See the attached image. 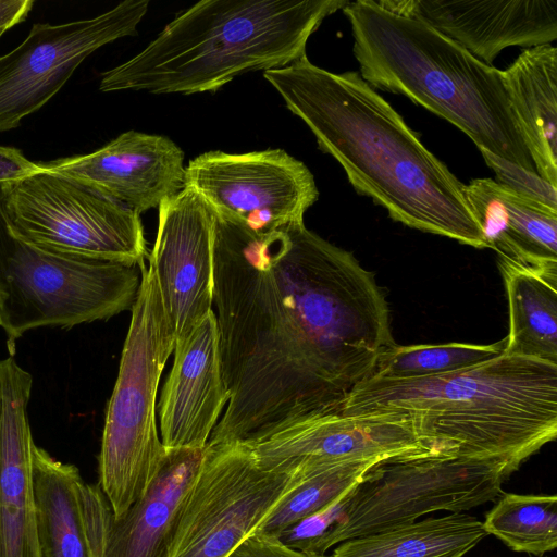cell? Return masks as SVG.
<instances>
[{"label":"cell","mask_w":557,"mask_h":557,"mask_svg":"<svg viewBox=\"0 0 557 557\" xmlns=\"http://www.w3.org/2000/svg\"><path fill=\"white\" fill-rule=\"evenodd\" d=\"M148 7V0H125L95 17L34 24L16 48L0 57V133L46 104L92 52L136 35Z\"/></svg>","instance_id":"12"},{"label":"cell","mask_w":557,"mask_h":557,"mask_svg":"<svg viewBox=\"0 0 557 557\" xmlns=\"http://www.w3.org/2000/svg\"><path fill=\"white\" fill-rule=\"evenodd\" d=\"M184 187L216 216L257 234L304 222L319 197L313 174L283 149L205 152L188 162Z\"/></svg>","instance_id":"11"},{"label":"cell","mask_w":557,"mask_h":557,"mask_svg":"<svg viewBox=\"0 0 557 557\" xmlns=\"http://www.w3.org/2000/svg\"><path fill=\"white\" fill-rule=\"evenodd\" d=\"M40 171L39 163L29 161L20 149L0 146V187L17 183Z\"/></svg>","instance_id":"30"},{"label":"cell","mask_w":557,"mask_h":557,"mask_svg":"<svg viewBox=\"0 0 557 557\" xmlns=\"http://www.w3.org/2000/svg\"><path fill=\"white\" fill-rule=\"evenodd\" d=\"M347 0H202L139 53L101 74L103 92L215 91L236 76L306 57L310 36Z\"/></svg>","instance_id":"4"},{"label":"cell","mask_w":557,"mask_h":557,"mask_svg":"<svg viewBox=\"0 0 557 557\" xmlns=\"http://www.w3.org/2000/svg\"><path fill=\"white\" fill-rule=\"evenodd\" d=\"M47 172L84 183L140 213L184 188V152L170 138L127 131L81 156L39 163Z\"/></svg>","instance_id":"16"},{"label":"cell","mask_w":557,"mask_h":557,"mask_svg":"<svg viewBox=\"0 0 557 557\" xmlns=\"http://www.w3.org/2000/svg\"><path fill=\"white\" fill-rule=\"evenodd\" d=\"M506 338L487 345L448 343L394 346L384 350L371 376L404 381L435 376L467 369L504 351Z\"/></svg>","instance_id":"27"},{"label":"cell","mask_w":557,"mask_h":557,"mask_svg":"<svg viewBox=\"0 0 557 557\" xmlns=\"http://www.w3.org/2000/svg\"><path fill=\"white\" fill-rule=\"evenodd\" d=\"M485 163L496 175L495 182L552 212L557 213V187L537 173L506 159L479 149Z\"/></svg>","instance_id":"28"},{"label":"cell","mask_w":557,"mask_h":557,"mask_svg":"<svg viewBox=\"0 0 557 557\" xmlns=\"http://www.w3.org/2000/svg\"><path fill=\"white\" fill-rule=\"evenodd\" d=\"M482 523L510 549L540 557L557 546V497L505 493Z\"/></svg>","instance_id":"26"},{"label":"cell","mask_w":557,"mask_h":557,"mask_svg":"<svg viewBox=\"0 0 557 557\" xmlns=\"http://www.w3.org/2000/svg\"><path fill=\"white\" fill-rule=\"evenodd\" d=\"M33 5V0H0V29L7 32L24 22Z\"/></svg>","instance_id":"31"},{"label":"cell","mask_w":557,"mask_h":557,"mask_svg":"<svg viewBox=\"0 0 557 557\" xmlns=\"http://www.w3.org/2000/svg\"><path fill=\"white\" fill-rule=\"evenodd\" d=\"M171 372L157 404L165 448H206L228 401L213 310L174 344Z\"/></svg>","instance_id":"18"},{"label":"cell","mask_w":557,"mask_h":557,"mask_svg":"<svg viewBox=\"0 0 557 557\" xmlns=\"http://www.w3.org/2000/svg\"><path fill=\"white\" fill-rule=\"evenodd\" d=\"M33 377L0 360V557H40L33 485L34 441L27 416Z\"/></svg>","instance_id":"19"},{"label":"cell","mask_w":557,"mask_h":557,"mask_svg":"<svg viewBox=\"0 0 557 557\" xmlns=\"http://www.w3.org/2000/svg\"><path fill=\"white\" fill-rule=\"evenodd\" d=\"M5 33V30L3 29H0V38L2 37V35Z\"/></svg>","instance_id":"32"},{"label":"cell","mask_w":557,"mask_h":557,"mask_svg":"<svg viewBox=\"0 0 557 557\" xmlns=\"http://www.w3.org/2000/svg\"><path fill=\"white\" fill-rule=\"evenodd\" d=\"M33 485L40 557H91L85 529L78 469L35 443Z\"/></svg>","instance_id":"23"},{"label":"cell","mask_w":557,"mask_h":557,"mask_svg":"<svg viewBox=\"0 0 557 557\" xmlns=\"http://www.w3.org/2000/svg\"><path fill=\"white\" fill-rule=\"evenodd\" d=\"M376 465L379 463L361 462L295 470L294 485L280 498L253 532L280 535L286 529L333 504Z\"/></svg>","instance_id":"25"},{"label":"cell","mask_w":557,"mask_h":557,"mask_svg":"<svg viewBox=\"0 0 557 557\" xmlns=\"http://www.w3.org/2000/svg\"><path fill=\"white\" fill-rule=\"evenodd\" d=\"M10 227L45 250L144 265L140 215L73 178L41 171L0 187Z\"/></svg>","instance_id":"9"},{"label":"cell","mask_w":557,"mask_h":557,"mask_svg":"<svg viewBox=\"0 0 557 557\" xmlns=\"http://www.w3.org/2000/svg\"><path fill=\"white\" fill-rule=\"evenodd\" d=\"M295 481V471L261 468L240 443L207 445L170 557H227Z\"/></svg>","instance_id":"10"},{"label":"cell","mask_w":557,"mask_h":557,"mask_svg":"<svg viewBox=\"0 0 557 557\" xmlns=\"http://www.w3.org/2000/svg\"><path fill=\"white\" fill-rule=\"evenodd\" d=\"M465 197L498 256L531 267L557 264V213L488 177L471 180Z\"/></svg>","instance_id":"20"},{"label":"cell","mask_w":557,"mask_h":557,"mask_svg":"<svg viewBox=\"0 0 557 557\" xmlns=\"http://www.w3.org/2000/svg\"><path fill=\"white\" fill-rule=\"evenodd\" d=\"M509 309L505 354L557 364V264L531 267L498 258Z\"/></svg>","instance_id":"22"},{"label":"cell","mask_w":557,"mask_h":557,"mask_svg":"<svg viewBox=\"0 0 557 557\" xmlns=\"http://www.w3.org/2000/svg\"><path fill=\"white\" fill-rule=\"evenodd\" d=\"M338 410L404 417L436 454L500 461L515 472L556 438L557 364L503 351L435 376H370Z\"/></svg>","instance_id":"3"},{"label":"cell","mask_w":557,"mask_h":557,"mask_svg":"<svg viewBox=\"0 0 557 557\" xmlns=\"http://www.w3.org/2000/svg\"><path fill=\"white\" fill-rule=\"evenodd\" d=\"M227 557H331L293 549L276 536L253 532L246 537Z\"/></svg>","instance_id":"29"},{"label":"cell","mask_w":557,"mask_h":557,"mask_svg":"<svg viewBox=\"0 0 557 557\" xmlns=\"http://www.w3.org/2000/svg\"><path fill=\"white\" fill-rule=\"evenodd\" d=\"M140 281L137 264L58 255L22 238L0 195V313L10 356L29 330L71 329L131 310Z\"/></svg>","instance_id":"7"},{"label":"cell","mask_w":557,"mask_h":557,"mask_svg":"<svg viewBox=\"0 0 557 557\" xmlns=\"http://www.w3.org/2000/svg\"><path fill=\"white\" fill-rule=\"evenodd\" d=\"M0 326H2V319H1V313H0Z\"/></svg>","instance_id":"33"},{"label":"cell","mask_w":557,"mask_h":557,"mask_svg":"<svg viewBox=\"0 0 557 557\" xmlns=\"http://www.w3.org/2000/svg\"><path fill=\"white\" fill-rule=\"evenodd\" d=\"M512 473L500 461L436 454L381 462L342 496L339 519L322 554L428 513L465 512L494 502Z\"/></svg>","instance_id":"8"},{"label":"cell","mask_w":557,"mask_h":557,"mask_svg":"<svg viewBox=\"0 0 557 557\" xmlns=\"http://www.w3.org/2000/svg\"><path fill=\"white\" fill-rule=\"evenodd\" d=\"M383 9L417 18L492 65L507 47L557 39V0H380Z\"/></svg>","instance_id":"17"},{"label":"cell","mask_w":557,"mask_h":557,"mask_svg":"<svg viewBox=\"0 0 557 557\" xmlns=\"http://www.w3.org/2000/svg\"><path fill=\"white\" fill-rule=\"evenodd\" d=\"M263 76L358 194L406 226L488 248L465 184L358 71L332 73L306 55Z\"/></svg>","instance_id":"2"},{"label":"cell","mask_w":557,"mask_h":557,"mask_svg":"<svg viewBox=\"0 0 557 557\" xmlns=\"http://www.w3.org/2000/svg\"><path fill=\"white\" fill-rule=\"evenodd\" d=\"M503 75L535 171L557 187V48H528Z\"/></svg>","instance_id":"21"},{"label":"cell","mask_w":557,"mask_h":557,"mask_svg":"<svg viewBox=\"0 0 557 557\" xmlns=\"http://www.w3.org/2000/svg\"><path fill=\"white\" fill-rule=\"evenodd\" d=\"M487 533L476 517H431L337 544L331 557H465Z\"/></svg>","instance_id":"24"},{"label":"cell","mask_w":557,"mask_h":557,"mask_svg":"<svg viewBox=\"0 0 557 557\" xmlns=\"http://www.w3.org/2000/svg\"><path fill=\"white\" fill-rule=\"evenodd\" d=\"M243 445L261 468L280 472L436 454L404 417L339 410L306 417Z\"/></svg>","instance_id":"13"},{"label":"cell","mask_w":557,"mask_h":557,"mask_svg":"<svg viewBox=\"0 0 557 557\" xmlns=\"http://www.w3.org/2000/svg\"><path fill=\"white\" fill-rule=\"evenodd\" d=\"M541 557V556H540Z\"/></svg>","instance_id":"34"},{"label":"cell","mask_w":557,"mask_h":557,"mask_svg":"<svg viewBox=\"0 0 557 557\" xmlns=\"http://www.w3.org/2000/svg\"><path fill=\"white\" fill-rule=\"evenodd\" d=\"M207 447V446H206ZM206 448H165L145 493L115 516L100 486L82 482L91 557H170L176 528Z\"/></svg>","instance_id":"14"},{"label":"cell","mask_w":557,"mask_h":557,"mask_svg":"<svg viewBox=\"0 0 557 557\" xmlns=\"http://www.w3.org/2000/svg\"><path fill=\"white\" fill-rule=\"evenodd\" d=\"M361 77L398 94L463 132L479 149L535 172L513 114L503 71L429 24L389 12L375 0L343 9Z\"/></svg>","instance_id":"5"},{"label":"cell","mask_w":557,"mask_h":557,"mask_svg":"<svg viewBox=\"0 0 557 557\" xmlns=\"http://www.w3.org/2000/svg\"><path fill=\"white\" fill-rule=\"evenodd\" d=\"M213 264L228 401L209 446L338 410L396 344L373 274L304 222L257 234L214 214Z\"/></svg>","instance_id":"1"},{"label":"cell","mask_w":557,"mask_h":557,"mask_svg":"<svg viewBox=\"0 0 557 557\" xmlns=\"http://www.w3.org/2000/svg\"><path fill=\"white\" fill-rule=\"evenodd\" d=\"M140 272L98 457V485L115 516L145 493L164 453L156 421L157 394L175 338L153 267L144 264Z\"/></svg>","instance_id":"6"},{"label":"cell","mask_w":557,"mask_h":557,"mask_svg":"<svg viewBox=\"0 0 557 557\" xmlns=\"http://www.w3.org/2000/svg\"><path fill=\"white\" fill-rule=\"evenodd\" d=\"M158 209L149 263L176 342L213 310L214 214L198 194L186 187Z\"/></svg>","instance_id":"15"}]
</instances>
